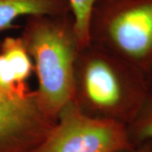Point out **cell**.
<instances>
[{"instance_id":"7","label":"cell","mask_w":152,"mask_h":152,"mask_svg":"<svg viewBox=\"0 0 152 152\" xmlns=\"http://www.w3.org/2000/svg\"><path fill=\"white\" fill-rule=\"evenodd\" d=\"M0 54L17 80L28 85L34 73L32 60L20 37H7L0 42Z\"/></svg>"},{"instance_id":"2","label":"cell","mask_w":152,"mask_h":152,"mask_svg":"<svg viewBox=\"0 0 152 152\" xmlns=\"http://www.w3.org/2000/svg\"><path fill=\"white\" fill-rule=\"evenodd\" d=\"M20 37L32 60L41 106L57 120L72 100L75 66L81 48L75 19L72 14L29 16Z\"/></svg>"},{"instance_id":"9","label":"cell","mask_w":152,"mask_h":152,"mask_svg":"<svg viewBox=\"0 0 152 152\" xmlns=\"http://www.w3.org/2000/svg\"><path fill=\"white\" fill-rule=\"evenodd\" d=\"M97 0H69L80 48L89 43L88 26L93 6Z\"/></svg>"},{"instance_id":"5","label":"cell","mask_w":152,"mask_h":152,"mask_svg":"<svg viewBox=\"0 0 152 152\" xmlns=\"http://www.w3.org/2000/svg\"><path fill=\"white\" fill-rule=\"evenodd\" d=\"M56 121L44 111L36 90L20 96L0 88V152H31Z\"/></svg>"},{"instance_id":"1","label":"cell","mask_w":152,"mask_h":152,"mask_svg":"<svg viewBox=\"0 0 152 152\" xmlns=\"http://www.w3.org/2000/svg\"><path fill=\"white\" fill-rule=\"evenodd\" d=\"M149 88L146 74L119 56L91 42L80 49L71 101L83 113L127 125Z\"/></svg>"},{"instance_id":"4","label":"cell","mask_w":152,"mask_h":152,"mask_svg":"<svg viewBox=\"0 0 152 152\" xmlns=\"http://www.w3.org/2000/svg\"><path fill=\"white\" fill-rule=\"evenodd\" d=\"M132 147L126 125L90 117L70 101L31 152H120Z\"/></svg>"},{"instance_id":"8","label":"cell","mask_w":152,"mask_h":152,"mask_svg":"<svg viewBox=\"0 0 152 152\" xmlns=\"http://www.w3.org/2000/svg\"><path fill=\"white\" fill-rule=\"evenodd\" d=\"M126 127L133 146L146 141L152 143V86L150 85L141 107Z\"/></svg>"},{"instance_id":"6","label":"cell","mask_w":152,"mask_h":152,"mask_svg":"<svg viewBox=\"0 0 152 152\" xmlns=\"http://www.w3.org/2000/svg\"><path fill=\"white\" fill-rule=\"evenodd\" d=\"M72 14L69 0H0V32L17 28L20 17Z\"/></svg>"},{"instance_id":"3","label":"cell","mask_w":152,"mask_h":152,"mask_svg":"<svg viewBox=\"0 0 152 152\" xmlns=\"http://www.w3.org/2000/svg\"><path fill=\"white\" fill-rule=\"evenodd\" d=\"M88 36L89 42L147 74L152 62V0H97Z\"/></svg>"},{"instance_id":"11","label":"cell","mask_w":152,"mask_h":152,"mask_svg":"<svg viewBox=\"0 0 152 152\" xmlns=\"http://www.w3.org/2000/svg\"><path fill=\"white\" fill-rule=\"evenodd\" d=\"M147 79H148V81H149V84L152 86V62L151 64V66L149 68V69L147 71Z\"/></svg>"},{"instance_id":"10","label":"cell","mask_w":152,"mask_h":152,"mask_svg":"<svg viewBox=\"0 0 152 152\" xmlns=\"http://www.w3.org/2000/svg\"><path fill=\"white\" fill-rule=\"evenodd\" d=\"M120 152H152V143L150 141L144 142L138 145H134L129 150Z\"/></svg>"}]
</instances>
